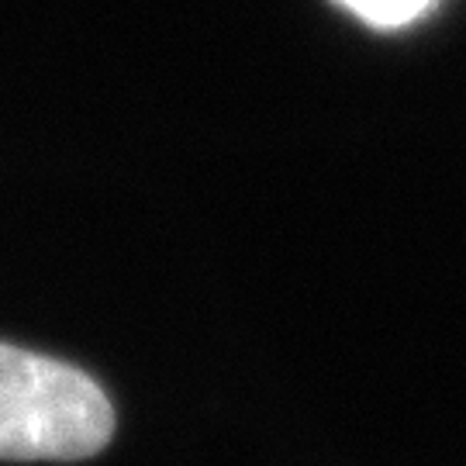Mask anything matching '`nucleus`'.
Masks as SVG:
<instances>
[{"label":"nucleus","mask_w":466,"mask_h":466,"mask_svg":"<svg viewBox=\"0 0 466 466\" xmlns=\"http://www.w3.org/2000/svg\"><path fill=\"white\" fill-rule=\"evenodd\" d=\"M373 28H404L432 7V0H335Z\"/></svg>","instance_id":"obj_2"},{"label":"nucleus","mask_w":466,"mask_h":466,"mask_svg":"<svg viewBox=\"0 0 466 466\" xmlns=\"http://www.w3.org/2000/svg\"><path fill=\"white\" fill-rule=\"evenodd\" d=\"M115 435V408L84 370L0 342V460H86Z\"/></svg>","instance_id":"obj_1"}]
</instances>
